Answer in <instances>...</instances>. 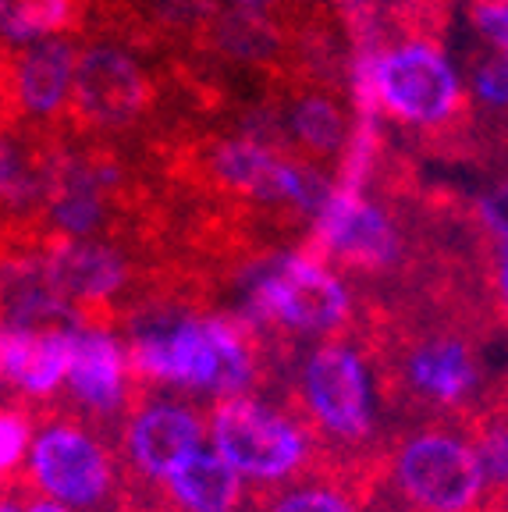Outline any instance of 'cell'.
Segmentation results:
<instances>
[{"label":"cell","mask_w":508,"mask_h":512,"mask_svg":"<svg viewBox=\"0 0 508 512\" xmlns=\"http://www.w3.org/2000/svg\"><path fill=\"white\" fill-rule=\"evenodd\" d=\"M135 374L178 392L235 399L256 381V352L246 331L228 317H171L135 328L128 342Z\"/></svg>","instance_id":"1"},{"label":"cell","mask_w":508,"mask_h":512,"mask_svg":"<svg viewBox=\"0 0 508 512\" xmlns=\"http://www.w3.org/2000/svg\"><path fill=\"white\" fill-rule=\"evenodd\" d=\"M352 317V292L324 256L281 253L246 281V320L292 335H338Z\"/></svg>","instance_id":"2"},{"label":"cell","mask_w":508,"mask_h":512,"mask_svg":"<svg viewBox=\"0 0 508 512\" xmlns=\"http://www.w3.org/2000/svg\"><path fill=\"white\" fill-rule=\"evenodd\" d=\"M207 445L253 484H285L313 459V434L295 416L256 395L214 402L207 416Z\"/></svg>","instance_id":"3"},{"label":"cell","mask_w":508,"mask_h":512,"mask_svg":"<svg viewBox=\"0 0 508 512\" xmlns=\"http://www.w3.org/2000/svg\"><path fill=\"white\" fill-rule=\"evenodd\" d=\"M370 89L391 118L416 128H437L459 114L466 75L430 40H402L370 64Z\"/></svg>","instance_id":"4"},{"label":"cell","mask_w":508,"mask_h":512,"mask_svg":"<svg viewBox=\"0 0 508 512\" xmlns=\"http://www.w3.org/2000/svg\"><path fill=\"white\" fill-rule=\"evenodd\" d=\"M29 480L40 498L72 512H93L114 491V459L89 427L75 420H47L32 434Z\"/></svg>","instance_id":"5"},{"label":"cell","mask_w":508,"mask_h":512,"mask_svg":"<svg viewBox=\"0 0 508 512\" xmlns=\"http://www.w3.org/2000/svg\"><path fill=\"white\" fill-rule=\"evenodd\" d=\"M395 480L420 512H477L487 484L473 441L452 431H420L395 452Z\"/></svg>","instance_id":"6"},{"label":"cell","mask_w":508,"mask_h":512,"mask_svg":"<svg viewBox=\"0 0 508 512\" xmlns=\"http://www.w3.org/2000/svg\"><path fill=\"white\" fill-rule=\"evenodd\" d=\"M210 168L228 189L253 196L260 203L292 207L302 217H310V224L338 189V182H331L317 164L285 157L267 139L256 136L224 139L210 157Z\"/></svg>","instance_id":"7"},{"label":"cell","mask_w":508,"mask_h":512,"mask_svg":"<svg viewBox=\"0 0 508 512\" xmlns=\"http://www.w3.org/2000/svg\"><path fill=\"white\" fill-rule=\"evenodd\" d=\"M302 402L313 424L334 441L363 445L374 434V381L352 342H320L302 363Z\"/></svg>","instance_id":"8"},{"label":"cell","mask_w":508,"mask_h":512,"mask_svg":"<svg viewBox=\"0 0 508 512\" xmlns=\"http://www.w3.org/2000/svg\"><path fill=\"white\" fill-rule=\"evenodd\" d=\"M150 100V79L132 50L111 40L79 47L72 111L93 128H125L139 121Z\"/></svg>","instance_id":"9"},{"label":"cell","mask_w":508,"mask_h":512,"mask_svg":"<svg viewBox=\"0 0 508 512\" xmlns=\"http://www.w3.org/2000/svg\"><path fill=\"white\" fill-rule=\"evenodd\" d=\"M79 43L72 36L8 50L0 72V96L22 121H54L72 111Z\"/></svg>","instance_id":"10"},{"label":"cell","mask_w":508,"mask_h":512,"mask_svg":"<svg viewBox=\"0 0 508 512\" xmlns=\"http://www.w3.org/2000/svg\"><path fill=\"white\" fill-rule=\"evenodd\" d=\"M320 249L352 267H391L402 253V235L388 210L366 200L356 185H338L327 207L313 217Z\"/></svg>","instance_id":"11"},{"label":"cell","mask_w":508,"mask_h":512,"mask_svg":"<svg viewBox=\"0 0 508 512\" xmlns=\"http://www.w3.org/2000/svg\"><path fill=\"white\" fill-rule=\"evenodd\" d=\"M199 448H207V416L189 402L150 399L128 416L125 456L153 484H164Z\"/></svg>","instance_id":"12"},{"label":"cell","mask_w":508,"mask_h":512,"mask_svg":"<svg viewBox=\"0 0 508 512\" xmlns=\"http://www.w3.org/2000/svg\"><path fill=\"white\" fill-rule=\"evenodd\" d=\"M132 360L128 345L96 324H68V377L64 388L93 416L121 413L128 399Z\"/></svg>","instance_id":"13"},{"label":"cell","mask_w":508,"mask_h":512,"mask_svg":"<svg viewBox=\"0 0 508 512\" xmlns=\"http://www.w3.org/2000/svg\"><path fill=\"white\" fill-rule=\"evenodd\" d=\"M405 388L434 409H462L480 392V360L462 335L441 331L409 345L402 360Z\"/></svg>","instance_id":"14"},{"label":"cell","mask_w":508,"mask_h":512,"mask_svg":"<svg viewBox=\"0 0 508 512\" xmlns=\"http://www.w3.org/2000/svg\"><path fill=\"white\" fill-rule=\"evenodd\" d=\"M68 377V324L0 328V381L29 399H50Z\"/></svg>","instance_id":"15"},{"label":"cell","mask_w":508,"mask_h":512,"mask_svg":"<svg viewBox=\"0 0 508 512\" xmlns=\"http://www.w3.org/2000/svg\"><path fill=\"white\" fill-rule=\"evenodd\" d=\"M43 274L68 303H107L128 281V267L118 249L96 239L57 242L43 260Z\"/></svg>","instance_id":"16"},{"label":"cell","mask_w":508,"mask_h":512,"mask_svg":"<svg viewBox=\"0 0 508 512\" xmlns=\"http://www.w3.org/2000/svg\"><path fill=\"white\" fill-rule=\"evenodd\" d=\"M164 488L182 512H235L246 495V480L207 445L185 459Z\"/></svg>","instance_id":"17"},{"label":"cell","mask_w":508,"mask_h":512,"mask_svg":"<svg viewBox=\"0 0 508 512\" xmlns=\"http://www.w3.org/2000/svg\"><path fill=\"white\" fill-rule=\"evenodd\" d=\"M285 132L295 146H302L313 157H334L349 143V118L331 96L302 93L288 104Z\"/></svg>","instance_id":"18"},{"label":"cell","mask_w":508,"mask_h":512,"mask_svg":"<svg viewBox=\"0 0 508 512\" xmlns=\"http://www.w3.org/2000/svg\"><path fill=\"white\" fill-rule=\"evenodd\" d=\"M75 11L79 0H0V47L18 50L68 36Z\"/></svg>","instance_id":"19"},{"label":"cell","mask_w":508,"mask_h":512,"mask_svg":"<svg viewBox=\"0 0 508 512\" xmlns=\"http://www.w3.org/2000/svg\"><path fill=\"white\" fill-rule=\"evenodd\" d=\"M50 196V164H43L22 136L0 132V203L32 210Z\"/></svg>","instance_id":"20"},{"label":"cell","mask_w":508,"mask_h":512,"mask_svg":"<svg viewBox=\"0 0 508 512\" xmlns=\"http://www.w3.org/2000/svg\"><path fill=\"white\" fill-rule=\"evenodd\" d=\"M466 96L487 111H508V54L480 57L466 75Z\"/></svg>","instance_id":"21"},{"label":"cell","mask_w":508,"mask_h":512,"mask_svg":"<svg viewBox=\"0 0 508 512\" xmlns=\"http://www.w3.org/2000/svg\"><path fill=\"white\" fill-rule=\"evenodd\" d=\"M267 512H356L352 498L342 488H327V484H302V488L281 491Z\"/></svg>","instance_id":"22"},{"label":"cell","mask_w":508,"mask_h":512,"mask_svg":"<svg viewBox=\"0 0 508 512\" xmlns=\"http://www.w3.org/2000/svg\"><path fill=\"white\" fill-rule=\"evenodd\" d=\"M32 420L18 409H4L0 406V477H8L11 470L29 459L32 448Z\"/></svg>","instance_id":"23"},{"label":"cell","mask_w":508,"mask_h":512,"mask_svg":"<svg viewBox=\"0 0 508 512\" xmlns=\"http://www.w3.org/2000/svg\"><path fill=\"white\" fill-rule=\"evenodd\" d=\"M469 22L494 54H508V0H477Z\"/></svg>","instance_id":"24"},{"label":"cell","mask_w":508,"mask_h":512,"mask_svg":"<svg viewBox=\"0 0 508 512\" xmlns=\"http://www.w3.org/2000/svg\"><path fill=\"white\" fill-rule=\"evenodd\" d=\"M477 217L494 239H508V175L487 185L477 200Z\"/></svg>","instance_id":"25"},{"label":"cell","mask_w":508,"mask_h":512,"mask_svg":"<svg viewBox=\"0 0 508 512\" xmlns=\"http://www.w3.org/2000/svg\"><path fill=\"white\" fill-rule=\"evenodd\" d=\"M153 4H157V15L167 25H182V29L210 22V18H217V8H221L217 0H153Z\"/></svg>","instance_id":"26"},{"label":"cell","mask_w":508,"mask_h":512,"mask_svg":"<svg viewBox=\"0 0 508 512\" xmlns=\"http://www.w3.org/2000/svg\"><path fill=\"white\" fill-rule=\"evenodd\" d=\"M221 8H228L231 15H253V18H270L278 0H217Z\"/></svg>","instance_id":"27"},{"label":"cell","mask_w":508,"mask_h":512,"mask_svg":"<svg viewBox=\"0 0 508 512\" xmlns=\"http://www.w3.org/2000/svg\"><path fill=\"white\" fill-rule=\"evenodd\" d=\"M494 285H498V299L508 313V260H498V274H494Z\"/></svg>","instance_id":"28"},{"label":"cell","mask_w":508,"mask_h":512,"mask_svg":"<svg viewBox=\"0 0 508 512\" xmlns=\"http://www.w3.org/2000/svg\"><path fill=\"white\" fill-rule=\"evenodd\" d=\"M25 512H72V509H64V505H57V502H47V498H32V502H25Z\"/></svg>","instance_id":"29"},{"label":"cell","mask_w":508,"mask_h":512,"mask_svg":"<svg viewBox=\"0 0 508 512\" xmlns=\"http://www.w3.org/2000/svg\"><path fill=\"white\" fill-rule=\"evenodd\" d=\"M0 512H25V502H18L15 495H4L0 498Z\"/></svg>","instance_id":"30"},{"label":"cell","mask_w":508,"mask_h":512,"mask_svg":"<svg viewBox=\"0 0 508 512\" xmlns=\"http://www.w3.org/2000/svg\"><path fill=\"white\" fill-rule=\"evenodd\" d=\"M498 260H508V239L498 242Z\"/></svg>","instance_id":"31"},{"label":"cell","mask_w":508,"mask_h":512,"mask_svg":"<svg viewBox=\"0 0 508 512\" xmlns=\"http://www.w3.org/2000/svg\"><path fill=\"white\" fill-rule=\"evenodd\" d=\"M4 57H8V54H4V47H0V72H4Z\"/></svg>","instance_id":"32"}]
</instances>
